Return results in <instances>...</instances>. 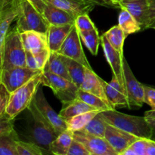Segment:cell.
<instances>
[{"label": "cell", "instance_id": "1", "mask_svg": "<svg viewBox=\"0 0 155 155\" xmlns=\"http://www.w3.org/2000/svg\"><path fill=\"white\" fill-rule=\"evenodd\" d=\"M107 124L143 139H151L152 131L145 117H136L117 111L115 109L101 111Z\"/></svg>", "mask_w": 155, "mask_h": 155}, {"label": "cell", "instance_id": "2", "mask_svg": "<svg viewBox=\"0 0 155 155\" xmlns=\"http://www.w3.org/2000/svg\"><path fill=\"white\" fill-rule=\"evenodd\" d=\"M0 60L1 71L16 67H27L26 49L17 27L6 35L3 48L0 50Z\"/></svg>", "mask_w": 155, "mask_h": 155}, {"label": "cell", "instance_id": "3", "mask_svg": "<svg viewBox=\"0 0 155 155\" xmlns=\"http://www.w3.org/2000/svg\"><path fill=\"white\" fill-rule=\"evenodd\" d=\"M42 77L43 74L41 72L29 80L27 83L12 92L5 114L11 118L15 119L23 110L28 108L38 89L42 85Z\"/></svg>", "mask_w": 155, "mask_h": 155}, {"label": "cell", "instance_id": "4", "mask_svg": "<svg viewBox=\"0 0 155 155\" xmlns=\"http://www.w3.org/2000/svg\"><path fill=\"white\" fill-rule=\"evenodd\" d=\"M27 109L30 111L33 121L30 133V142H34L41 147L47 154H51V144L58 137V134L41 115L33 101Z\"/></svg>", "mask_w": 155, "mask_h": 155}, {"label": "cell", "instance_id": "5", "mask_svg": "<svg viewBox=\"0 0 155 155\" xmlns=\"http://www.w3.org/2000/svg\"><path fill=\"white\" fill-rule=\"evenodd\" d=\"M18 8L16 27L20 33L36 30L46 33L49 25L42 14L29 0H18Z\"/></svg>", "mask_w": 155, "mask_h": 155}, {"label": "cell", "instance_id": "6", "mask_svg": "<svg viewBox=\"0 0 155 155\" xmlns=\"http://www.w3.org/2000/svg\"><path fill=\"white\" fill-rule=\"evenodd\" d=\"M42 74V85L51 88L64 106L68 105L78 98L79 88L72 81L49 71H43Z\"/></svg>", "mask_w": 155, "mask_h": 155}, {"label": "cell", "instance_id": "7", "mask_svg": "<svg viewBox=\"0 0 155 155\" xmlns=\"http://www.w3.org/2000/svg\"><path fill=\"white\" fill-rule=\"evenodd\" d=\"M41 72L42 71L32 70L27 67H16L1 71L0 83H3L6 89L12 93Z\"/></svg>", "mask_w": 155, "mask_h": 155}, {"label": "cell", "instance_id": "8", "mask_svg": "<svg viewBox=\"0 0 155 155\" xmlns=\"http://www.w3.org/2000/svg\"><path fill=\"white\" fill-rule=\"evenodd\" d=\"M123 68L130 108L135 107H141L145 103V85H142L136 80L127 59L124 57L123 59Z\"/></svg>", "mask_w": 155, "mask_h": 155}, {"label": "cell", "instance_id": "9", "mask_svg": "<svg viewBox=\"0 0 155 155\" xmlns=\"http://www.w3.org/2000/svg\"><path fill=\"white\" fill-rule=\"evenodd\" d=\"M33 101L41 115L58 134H61L62 132L65 131L68 129L67 121L63 119L59 114L56 113L50 106L40 86L38 89Z\"/></svg>", "mask_w": 155, "mask_h": 155}, {"label": "cell", "instance_id": "10", "mask_svg": "<svg viewBox=\"0 0 155 155\" xmlns=\"http://www.w3.org/2000/svg\"><path fill=\"white\" fill-rule=\"evenodd\" d=\"M58 52L62 55L77 61L89 69H92V67L89 64L82 48L81 38L79 30L75 25Z\"/></svg>", "mask_w": 155, "mask_h": 155}, {"label": "cell", "instance_id": "11", "mask_svg": "<svg viewBox=\"0 0 155 155\" xmlns=\"http://www.w3.org/2000/svg\"><path fill=\"white\" fill-rule=\"evenodd\" d=\"M74 138L82 142L92 155H117L104 138L93 136L82 130L74 132Z\"/></svg>", "mask_w": 155, "mask_h": 155}, {"label": "cell", "instance_id": "12", "mask_svg": "<svg viewBox=\"0 0 155 155\" xmlns=\"http://www.w3.org/2000/svg\"><path fill=\"white\" fill-rule=\"evenodd\" d=\"M104 139L116 151L117 155H122L123 152L128 147L140 138L107 124Z\"/></svg>", "mask_w": 155, "mask_h": 155}, {"label": "cell", "instance_id": "13", "mask_svg": "<svg viewBox=\"0 0 155 155\" xmlns=\"http://www.w3.org/2000/svg\"><path fill=\"white\" fill-rule=\"evenodd\" d=\"M101 82L107 101L113 109L117 107H130L127 92L115 75L113 74L111 80L109 83L104 81L103 79H101Z\"/></svg>", "mask_w": 155, "mask_h": 155}, {"label": "cell", "instance_id": "14", "mask_svg": "<svg viewBox=\"0 0 155 155\" xmlns=\"http://www.w3.org/2000/svg\"><path fill=\"white\" fill-rule=\"evenodd\" d=\"M101 43L102 45L106 60L111 68L113 74L117 78L118 81L120 82V83L122 85V86L126 90L124 68H123L124 55H122L119 51H117L115 48L112 47V45H110L104 34H103L101 36Z\"/></svg>", "mask_w": 155, "mask_h": 155}, {"label": "cell", "instance_id": "15", "mask_svg": "<svg viewBox=\"0 0 155 155\" xmlns=\"http://www.w3.org/2000/svg\"><path fill=\"white\" fill-rule=\"evenodd\" d=\"M21 36L26 51H31L33 54H35L42 50L49 48L45 33L36 30H28L21 33Z\"/></svg>", "mask_w": 155, "mask_h": 155}, {"label": "cell", "instance_id": "16", "mask_svg": "<svg viewBox=\"0 0 155 155\" xmlns=\"http://www.w3.org/2000/svg\"><path fill=\"white\" fill-rule=\"evenodd\" d=\"M120 8H125L142 25V30H146L148 24L149 0H131L121 1Z\"/></svg>", "mask_w": 155, "mask_h": 155}, {"label": "cell", "instance_id": "17", "mask_svg": "<svg viewBox=\"0 0 155 155\" xmlns=\"http://www.w3.org/2000/svg\"><path fill=\"white\" fill-rule=\"evenodd\" d=\"M75 24L49 25L46 32L48 47L51 51H58Z\"/></svg>", "mask_w": 155, "mask_h": 155}, {"label": "cell", "instance_id": "18", "mask_svg": "<svg viewBox=\"0 0 155 155\" xmlns=\"http://www.w3.org/2000/svg\"><path fill=\"white\" fill-rule=\"evenodd\" d=\"M48 2L65 11L74 18L83 14H89L95 5L77 0H48Z\"/></svg>", "mask_w": 155, "mask_h": 155}, {"label": "cell", "instance_id": "19", "mask_svg": "<svg viewBox=\"0 0 155 155\" xmlns=\"http://www.w3.org/2000/svg\"><path fill=\"white\" fill-rule=\"evenodd\" d=\"M80 89L100 97L101 99L104 100L113 109V107L109 104L107 97H106L104 87H103L102 85V82H101V78L100 77H98L92 71V69L86 68L84 81H83V84H82L81 87Z\"/></svg>", "mask_w": 155, "mask_h": 155}, {"label": "cell", "instance_id": "20", "mask_svg": "<svg viewBox=\"0 0 155 155\" xmlns=\"http://www.w3.org/2000/svg\"><path fill=\"white\" fill-rule=\"evenodd\" d=\"M48 25H64L75 24V18L65 11L48 2L42 12Z\"/></svg>", "mask_w": 155, "mask_h": 155}, {"label": "cell", "instance_id": "21", "mask_svg": "<svg viewBox=\"0 0 155 155\" xmlns=\"http://www.w3.org/2000/svg\"><path fill=\"white\" fill-rule=\"evenodd\" d=\"M43 71H49L71 81V79L68 74L66 63H65V56L62 55L61 54L57 51H51L49 59Z\"/></svg>", "mask_w": 155, "mask_h": 155}, {"label": "cell", "instance_id": "22", "mask_svg": "<svg viewBox=\"0 0 155 155\" xmlns=\"http://www.w3.org/2000/svg\"><path fill=\"white\" fill-rule=\"evenodd\" d=\"M95 110H98V109L89 105L87 103L77 98L74 101H73L72 102L68 104V105L64 106L63 109L59 112V115L63 119L67 120L71 119L74 117L81 114Z\"/></svg>", "mask_w": 155, "mask_h": 155}, {"label": "cell", "instance_id": "23", "mask_svg": "<svg viewBox=\"0 0 155 155\" xmlns=\"http://www.w3.org/2000/svg\"><path fill=\"white\" fill-rule=\"evenodd\" d=\"M74 140V133L67 129L62 132L51 142L50 146L51 154L56 155H68V152Z\"/></svg>", "mask_w": 155, "mask_h": 155}, {"label": "cell", "instance_id": "24", "mask_svg": "<svg viewBox=\"0 0 155 155\" xmlns=\"http://www.w3.org/2000/svg\"><path fill=\"white\" fill-rule=\"evenodd\" d=\"M120 9L118 17V25L122 28L127 36L142 30V25L127 9Z\"/></svg>", "mask_w": 155, "mask_h": 155}, {"label": "cell", "instance_id": "25", "mask_svg": "<svg viewBox=\"0 0 155 155\" xmlns=\"http://www.w3.org/2000/svg\"><path fill=\"white\" fill-rule=\"evenodd\" d=\"M65 63L71 81L80 89L85 79L86 67L77 61L65 56Z\"/></svg>", "mask_w": 155, "mask_h": 155}, {"label": "cell", "instance_id": "26", "mask_svg": "<svg viewBox=\"0 0 155 155\" xmlns=\"http://www.w3.org/2000/svg\"><path fill=\"white\" fill-rule=\"evenodd\" d=\"M114 48L124 55V45L125 39L127 37L124 30L119 25L112 27L110 30L104 33Z\"/></svg>", "mask_w": 155, "mask_h": 155}, {"label": "cell", "instance_id": "27", "mask_svg": "<svg viewBox=\"0 0 155 155\" xmlns=\"http://www.w3.org/2000/svg\"><path fill=\"white\" fill-rule=\"evenodd\" d=\"M100 111H101V110H92V111L81 114L74 117L71 119L67 120L68 129L72 131L73 133L82 130Z\"/></svg>", "mask_w": 155, "mask_h": 155}, {"label": "cell", "instance_id": "28", "mask_svg": "<svg viewBox=\"0 0 155 155\" xmlns=\"http://www.w3.org/2000/svg\"><path fill=\"white\" fill-rule=\"evenodd\" d=\"M107 125V123L104 120V117L101 114V111H100L82 130V131L89 133V134L93 135V136H98V137L104 138Z\"/></svg>", "mask_w": 155, "mask_h": 155}, {"label": "cell", "instance_id": "29", "mask_svg": "<svg viewBox=\"0 0 155 155\" xmlns=\"http://www.w3.org/2000/svg\"><path fill=\"white\" fill-rule=\"evenodd\" d=\"M81 40L84 42L86 48L89 49L91 54L97 55L98 51V46L101 43V36H99L98 30L95 27L93 30L85 32H79Z\"/></svg>", "mask_w": 155, "mask_h": 155}, {"label": "cell", "instance_id": "30", "mask_svg": "<svg viewBox=\"0 0 155 155\" xmlns=\"http://www.w3.org/2000/svg\"><path fill=\"white\" fill-rule=\"evenodd\" d=\"M78 98L81 99L82 101H85L89 105L95 107L96 109L100 110H105L112 109L105 101L101 99L100 97L90 93V92H86L81 89H79L78 90Z\"/></svg>", "mask_w": 155, "mask_h": 155}, {"label": "cell", "instance_id": "31", "mask_svg": "<svg viewBox=\"0 0 155 155\" xmlns=\"http://www.w3.org/2000/svg\"><path fill=\"white\" fill-rule=\"evenodd\" d=\"M18 136H0V155H18L16 142Z\"/></svg>", "mask_w": 155, "mask_h": 155}, {"label": "cell", "instance_id": "32", "mask_svg": "<svg viewBox=\"0 0 155 155\" xmlns=\"http://www.w3.org/2000/svg\"><path fill=\"white\" fill-rule=\"evenodd\" d=\"M16 146L18 155H42L47 154L41 147L32 142H25L18 140L16 142Z\"/></svg>", "mask_w": 155, "mask_h": 155}, {"label": "cell", "instance_id": "33", "mask_svg": "<svg viewBox=\"0 0 155 155\" xmlns=\"http://www.w3.org/2000/svg\"><path fill=\"white\" fill-rule=\"evenodd\" d=\"M0 136H18L14 129V119L7 114L0 116Z\"/></svg>", "mask_w": 155, "mask_h": 155}, {"label": "cell", "instance_id": "34", "mask_svg": "<svg viewBox=\"0 0 155 155\" xmlns=\"http://www.w3.org/2000/svg\"><path fill=\"white\" fill-rule=\"evenodd\" d=\"M148 139L140 138L123 152L122 155H145Z\"/></svg>", "mask_w": 155, "mask_h": 155}, {"label": "cell", "instance_id": "35", "mask_svg": "<svg viewBox=\"0 0 155 155\" xmlns=\"http://www.w3.org/2000/svg\"><path fill=\"white\" fill-rule=\"evenodd\" d=\"M75 26L79 32L89 31L95 28L94 23L89 18V14L79 15L75 19Z\"/></svg>", "mask_w": 155, "mask_h": 155}, {"label": "cell", "instance_id": "36", "mask_svg": "<svg viewBox=\"0 0 155 155\" xmlns=\"http://www.w3.org/2000/svg\"><path fill=\"white\" fill-rule=\"evenodd\" d=\"M10 97L11 92L6 89L3 83H0V116L5 114Z\"/></svg>", "mask_w": 155, "mask_h": 155}, {"label": "cell", "instance_id": "37", "mask_svg": "<svg viewBox=\"0 0 155 155\" xmlns=\"http://www.w3.org/2000/svg\"><path fill=\"white\" fill-rule=\"evenodd\" d=\"M68 155H92L82 142L74 138Z\"/></svg>", "mask_w": 155, "mask_h": 155}, {"label": "cell", "instance_id": "38", "mask_svg": "<svg viewBox=\"0 0 155 155\" xmlns=\"http://www.w3.org/2000/svg\"><path fill=\"white\" fill-rule=\"evenodd\" d=\"M33 54H34L35 58H36L38 68L40 71H43L44 68H45V65H46L47 62H48V59H49L50 54H51V50L49 48L48 49L42 50V51L35 53Z\"/></svg>", "mask_w": 155, "mask_h": 155}, {"label": "cell", "instance_id": "39", "mask_svg": "<svg viewBox=\"0 0 155 155\" xmlns=\"http://www.w3.org/2000/svg\"><path fill=\"white\" fill-rule=\"evenodd\" d=\"M144 102L151 106L152 110H155V87L145 86Z\"/></svg>", "mask_w": 155, "mask_h": 155}, {"label": "cell", "instance_id": "40", "mask_svg": "<svg viewBox=\"0 0 155 155\" xmlns=\"http://www.w3.org/2000/svg\"><path fill=\"white\" fill-rule=\"evenodd\" d=\"M26 66L32 70L40 71V70H39V68H38L37 63H36L34 54H33L31 51H26Z\"/></svg>", "mask_w": 155, "mask_h": 155}, {"label": "cell", "instance_id": "41", "mask_svg": "<svg viewBox=\"0 0 155 155\" xmlns=\"http://www.w3.org/2000/svg\"><path fill=\"white\" fill-rule=\"evenodd\" d=\"M77 1L89 3V4H92L94 5L104 6V7L107 8H117L110 0H77Z\"/></svg>", "mask_w": 155, "mask_h": 155}, {"label": "cell", "instance_id": "42", "mask_svg": "<svg viewBox=\"0 0 155 155\" xmlns=\"http://www.w3.org/2000/svg\"><path fill=\"white\" fill-rule=\"evenodd\" d=\"M32 4L34 5V7L39 11L40 13L42 14L44 9L46 7L48 4V0H29Z\"/></svg>", "mask_w": 155, "mask_h": 155}, {"label": "cell", "instance_id": "43", "mask_svg": "<svg viewBox=\"0 0 155 155\" xmlns=\"http://www.w3.org/2000/svg\"><path fill=\"white\" fill-rule=\"evenodd\" d=\"M155 19V0H149V11H148V24ZM146 27V29H147Z\"/></svg>", "mask_w": 155, "mask_h": 155}, {"label": "cell", "instance_id": "44", "mask_svg": "<svg viewBox=\"0 0 155 155\" xmlns=\"http://www.w3.org/2000/svg\"><path fill=\"white\" fill-rule=\"evenodd\" d=\"M145 155H155V141L151 139L147 140V148Z\"/></svg>", "mask_w": 155, "mask_h": 155}, {"label": "cell", "instance_id": "45", "mask_svg": "<svg viewBox=\"0 0 155 155\" xmlns=\"http://www.w3.org/2000/svg\"><path fill=\"white\" fill-rule=\"evenodd\" d=\"M147 118L148 124H149L150 127L151 128V131H152V135H151V139L155 141V119L154 118Z\"/></svg>", "mask_w": 155, "mask_h": 155}, {"label": "cell", "instance_id": "46", "mask_svg": "<svg viewBox=\"0 0 155 155\" xmlns=\"http://www.w3.org/2000/svg\"><path fill=\"white\" fill-rule=\"evenodd\" d=\"M145 117L148 118H154V119H155V110L151 109V110L146 111L145 113Z\"/></svg>", "mask_w": 155, "mask_h": 155}, {"label": "cell", "instance_id": "47", "mask_svg": "<svg viewBox=\"0 0 155 155\" xmlns=\"http://www.w3.org/2000/svg\"><path fill=\"white\" fill-rule=\"evenodd\" d=\"M147 29H154L155 30V19L153 20V21L148 24V26L147 27Z\"/></svg>", "mask_w": 155, "mask_h": 155}, {"label": "cell", "instance_id": "48", "mask_svg": "<svg viewBox=\"0 0 155 155\" xmlns=\"http://www.w3.org/2000/svg\"><path fill=\"white\" fill-rule=\"evenodd\" d=\"M110 1L111 2H113L117 7L120 8V2L122 1V0H110Z\"/></svg>", "mask_w": 155, "mask_h": 155}, {"label": "cell", "instance_id": "49", "mask_svg": "<svg viewBox=\"0 0 155 155\" xmlns=\"http://www.w3.org/2000/svg\"><path fill=\"white\" fill-rule=\"evenodd\" d=\"M122 1H131V0H122Z\"/></svg>", "mask_w": 155, "mask_h": 155}]
</instances>
